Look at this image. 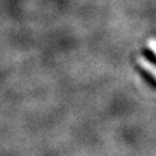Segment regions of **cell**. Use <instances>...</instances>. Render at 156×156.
I'll return each mask as SVG.
<instances>
[{
  "instance_id": "6da1fadb",
  "label": "cell",
  "mask_w": 156,
  "mask_h": 156,
  "mask_svg": "<svg viewBox=\"0 0 156 156\" xmlns=\"http://www.w3.org/2000/svg\"><path fill=\"white\" fill-rule=\"evenodd\" d=\"M136 70H138V73H139V75L141 76V79L150 86V87H152V89H155L156 90V76L152 74V73H150L147 69H145V68H143V66H136Z\"/></svg>"
},
{
  "instance_id": "7a4b0ae2",
  "label": "cell",
  "mask_w": 156,
  "mask_h": 156,
  "mask_svg": "<svg viewBox=\"0 0 156 156\" xmlns=\"http://www.w3.org/2000/svg\"><path fill=\"white\" fill-rule=\"evenodd\" d=\"M141 55L145 58L147 63H150L154 68H156V53L151 48H143L141 49Z\"/></svg>"
}]
</instances>
